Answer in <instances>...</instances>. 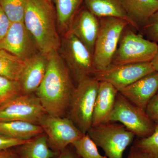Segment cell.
<instances>
[{"label": "cell", "instance_id": "23", "mask_svg": "<svg viewBox=\"0 0 158 158\" xmlns=\"http://www.w3.org/2000/svg\"><path fill=\"white\" fill-rule=\"evenodd\" d=\"M71 145L80 158H107L99 152L98 146L88 133L75 141Z\"/></svg>", "mask_w": 158, "mask_h": 158}, {"label": "cell", "instance_id": "26", "mask_svg": "<svg viewBox=\"0 0 158 158\" xmlns=\"http://www.w3.org/2000/svg\"><path fill=\"white\" fill-rule=\"evenodd\" d=\"M155 125L154 131L151 135L138 138L133 144L150 158H158V125Z\"/></svg>", "mask_w": 158, "mask_h": 158}, {"label": "cell", "instance_id": "7", "mask_svg": "<svg viewBox=\"0 0 158 158\" xmlns=\"http://www.w3.org/2000/svg\"><path fill=\"white\" fill-rule=\"evenodd\" d=\"M108 122L119 123L139 138L151 135L155 129V124L145 110L133 104L118 92Z\"/></svg>", "mask_w": 158, "mask_h": 158}, {"label": "cell", "instance_id": "8", "mask_svg": "<svg viewBox=\"0 0 158 158\" xmlns=\"http://www.w3.org/2000/svg\"><path fill=\"white\" fill-rule=\"evenodd\" d=\"M60 49L62 57L77 83L93 77L95 72L93 55L75 35L69 31L66 32Z\"/></svg>", "mask_w": 158, "mask_h": 158}, {"label": "cell", "instance_id": "22", "mask_svg": "<svg viewBox=\"0 0 158 158\" xmlns=\"http://www.w3.org/2000/svg\"><path fill=\"white\" fill-rule=\"evenodd\" d=\"M25 64L26 61L0 49V76L19 81Z\"/></svg>", "mask_w": 158, "mask_h": 158}, {"label": "cell", "instance_id": "24", "mask_svg": "<svg viewBox=\"0 0 158 158\" xmlns=\"http://www.w3.org/2000/svg\"><path fill=\"white\" fill-rule=\"evenodd\" d=\"M27 0H0V6L12 23L23 22Z\"/></svg>", "mask_w": 158, "mask_h": 158}, {"label": "cell", "instance_id": "36", "mask_svg": "<svg viewBox=\"0 0 158 158\" xmlns=\"http://www.w3.org/2000/svg\"><path fill=\"white\" fill-rule=\"evenodd\" d=\"M157 94H158V93H157Z\"/></svg>", "mask_w": 158, "mask_h": 158}, {"label": "cell", "instance_id": "3", "mask_svg": "<svg viewBox=\"0 0 158 158\" xmlns=\"http://www.w3.org/2000/svg\"><path fill=\"white\" fill-rule=\"evenodd\" d=\"M100 28L93 55L95 71L103 70L112 60L123 33L129 23L115 17H103L99 21Z\"/></svg>", "mask_w": 158, "mask_h": 158}, {"label": "cell", "instance_id": "9", "mask_svg": "<svg viewBox=\"0 0 158 158\" xmlns=\"http://www.w3.org/2000/svg\"><path fill=\"white\" fill-rule=\"evenodd\" d=\"M46 114L34 94H21L0 104V121H22L38 124Z\"/></svg>", "mask_w": 158, "mask_h": 158}, {"label": "cell", "instance_id": "28", "mask_svg": "<svg viewBox=\"0 0 158 158\" xmlns=\"http://www.w3.org/2000/svg\"><path fill=\"white\" fill-rule=\"evenodd\" d=\"M145 110L152 121L158 125V94L151 100Z\"/></svg>", "mask_w": 158, "mask_h": 158}, {"label": "cell", "instance_id": "30", "mask_svg": "<svg viewBox=\"0 0 158 158\" xmlns=\"http://www.w3.org/2000/svg\"><path fill=\"white\" fill-rule=\"evenodd\" d=\"M11 24L9 17L0 6V40L6 36Z\"/></svg>", "mask_w": 158, "mask_h": 158}, {"label": "cell", "instance_id": "21", "mask_svg": "<svg viewBox=\"0 0 158 158\" xmlns=\"http://www.w3.org/2000/svg\"><path fill=\"white\" fill-rule=\"evenodd\" d=\"M56 20L60 29L69 30L79 7L84 0H54Z\"/></svg>", "mask_w": 158, "mask_h": 158}, {"label": "cell", "instance_id": "6", "mask_svg": "<svg viewBox=\"0 0 158 158\" xmlns=\"http://www.w3.org/2000/svg\"><path fill=\"white\" fill-rule=\"evenodd\" d=\"M158 50L156 43L145 39L141 34L126 28L120 38L112 64L123 65L151 62Z\"/></svg>", "mask_w": 158, "mask_h": 158}, {"label": "cell", "instance_id": "29", "mask_svg": "<svg viewBox=\"0 0 158 158\" xmlns=\"http://www.w3.org/2000/svg\"><path fill=\"white\" fill-rule=\"evenodd\" d=\"M30 140L13 139L0 134V150L17 147L25 144Z\"/></svg>", "mask_w": 158, "mask_h": 158}, {"label": "cell", "instance_id": "5", "mask_svg": "<svg viewBox=\"0 0 158 158\" xmlns=\"http://www.w3.org/2000/svg\"><path fill=\"white\" fill-rule=\"evenodd\" d=\"M88 134L107 158H123L135 135L121 123L108 122L92 126Z\"/></svg>", "mask_w": 158, "mask_h": 158}, {"label": "cell", "instance_id": "10", "mask_svg": "<svg viewBox=\"0 0 158 158\" xmlns=\"http://www.w3.org/2000/svg\"><path fill=\"white\" fill-rule=\"evenodd\" d=\"M48 143L57 152H61L85 134L69 118L46 114L39 121Z\"/></svg>", "mask_w": 158, "mask_h": 158}, {"label": "cell", "instance_id": "17", "mask_svg": "<svg viewBox=\"0 0 158 158\" xmlns=\"http://www.w3.org/2000/svg\"><path fill=\"white\" fill-rule=\"evenodd\" d=\"M87 9L97 17H115L127 21L139 29L125 11L121 0H84Z\"/></svg>", "mask_w": 158, "mask_h": 158}, {"label": "cell", "instance_id": "12", "mask_svg": "<svg viewBox=\"0 0 158 158\" xmlns=\"http://www.w3.org/2000/svg\"><path fill=\"white\" fill-rule=\"evenodd\" d=\"M0 49L7 51L25 61L39 52L23 22L11 23L6 36L0 40Z\"/></svg>", "mask_w": 158, "mask_h": 158}, {"label": "cell", "instance_id": "20", "mask_svg": "<svg viewBox=\"0 0 158 158\" xmlns=\"http://www.w3.org/2000/svg\"><path fill=\"white\" fill-rule=\"evenodd\" d=\"M43 134L15 147L21 158H53L57 155L58 152L50 148L47 137Z\"/></svg>", "mask_w": 158, "mask_h": 158}, {"label": "cell", "instance_id": "13", "mask_svg": "<svg viewBox=\"0 0 158 158\" xmlns=\"http://www.w3.org/2000/svg\"><path fill=\"white\" fill-rule=\"evenodd\" d=\"M125 98L145 110L158 91V72L154 71L118 90Z\"/></svg>", "mask_w": 158, "mask_h": 158}, {"label": "cell", "instance_id": "11", "mask_svg": "<svg viewBox=\"0 0 158 158\" xmlns=\"http://www.w3.org/2000/svg\"><path fill=\"white\" fill-rule=\"evenodd\" d=\"M154 71L151 62L123 65L112 64L103 70L95 71L93 77L99 82L110 83L118 90Z\"/></svg>", "mask_w": 158, "mask_h": 158}, {"label": "cell", "instance_id": "34", "mask_svg": "<svg viewBox=\"0 0 158 158\" xmlns=\"http://www.w3.org/2000/svg\"><path fill=\"white\" fill-rule=\"evenodd\" d=\"M151 63L155 71L158 72V50L155 56L151 61Z\"/></svg>", "mask_w": 158, "mask_h": 158}, {"label": "cell", "instance_id": "19", "mask_svg": "<svg viewBox=\"0 0 158 158\" xmlns=\"http://www.w3.org/2000/svg\"><path fill=\"white\" fill-rule=\"evenodd\" d=\"M43 133L38 124L22 121H0V134L9 138L29 140Z\"/></svg>", "mask_w": 158, "mask_h": 158}, {"label": "cell", "instance_id": "2", "mask_svg": "<svg viewBox=\"0 0 158 158\" xmlns=\"http://www.w3.org/2000/svg\"><path fill=\"white\" fill-rule=\"evenodd\" d=\"M56 19V11L48 0H27L23 23L40 52L48 54L61 47Z\"/></svg>", "mask_w": 158, "mask_h": 158}, {"label": "cell", "instance_id": "18", "mask_svg": "<svg viewBox=\"0 0 158 158\" xmlns=\"http://www.w3.org/2000/svg\"><path fill=\"white\" fill-rule=\"evenodd\" d=\"M129 17L138 26L143 27L158 11V0H121Z\"/></svg>", "mask_w": 158, "mask_h": 158}, {"label": "cell", "instance_id": "33", "mask_svg": "<svg viewBox=\"0 0 158 158\" xmlns=\"http://www.w3.org/2000/svg\"><path fill=\"white\" fill-rule=\"evenodd\" d=\"M68 147L59 152V156L57 158H78L77 155H76Z\"/></svg>", "mask_w": 158, "mask_h": 158}, {"label": "cell", "instance_id": "4", "mask_svg": "<svg viewBox=\"0 0 158 158\" xmlns=\"http://www.w3.org/2000/svg\"><path fill=\"white\" fill-rule=\"evenodd\" d=\"M99 82L93 77L77 83L71 98L69 118L83 134L92 127V117Z\"/></svg>", "mask_w": 158, "mask_h": 158}, {"label": "cell", "instance_id": "15", "mask_svg": "<svg viewBox=\"0 0 158 158\" xmlns=\"http://www.w3.org/2000/svg\"><path fill=\"white\" fill-rule=\"evenodd\" d=\"M47 64L48 54L40 52L26 61L19 81L23 94L36 92L45 76Z\"/></svg>", "mask_w": 158, "mask_h": 158}, {"label": "cell", "instance_id": "25", "mask_svg": "<svg viewBox=\"0 0 158 158\" xmlns=\"http://www.w3.org/2000/svg\"><path fill=\"white\" fill-rule=\"evenodd\" d=\"M22 94L19 81L0 76V104Z\"/></svg>", "mask_w": 158, "mask_h": 158}, {"label": "cell", "instance_id": "1", "mask_svg": "<svg viewBox=\"0 0 158 158\" xmlns=\"http://www.w3.org/2000/svg\"><path fill=\"white\" fill-rule=\"evenodd\" d=\"M75 88L70 71L58 51L48 54L45 76L36 92L47 114L63 117Z\"/></svg>", "mask_w": 158, "mask_h": 158}, {"label": "cell", "instance_id": "35", "mask_svg": "<svg viewBox=\"0 0 158 158\" xmlns=\"http://www.w3.org/2000/svg\"><path fill=\"white\" fill-rule=\"evenodd\" d=\"M48 1H49L50 2H52V0H48Z\"/></svg>", "mask_w": 158, "mask_h": 158}, {"label": "cell", "instance_id": "32", "mask_svg": "<svg viewBox=\"0 0 158 158\" xmlns=\"http://www.w3.org/2000/svg\"><path fill=\"white\" fill-rule=\"evenodd\" d=\"M127 158H150L145 153L141 151L134 145L131 146Z\"/></svg>", "mask_w": 158, "mask_h": 158}, {"label": "cell", "instance_id": "16", "mask_svg": "<svg viewBox=\"0 0 158 158\" xmlns=\"http://www.w3.org/2000/svg\"><path fill=\"white\" fill-rule=\"evenodd\" d=\"M118 90L106 81L99 82L92 117V126L107 122L112 113Z\"/></svg>", "mask_w": 158, "mask_h": 158}, {"label": "cell", "instance_id": "14", "mask_svg": "<svg viewBox=\"0 0 158 158\" xmlns=\"http://www.w3.org/2000/svg\"><path fill=\"white\" fill-rule=\"evenodd\" d=\"M99 28L97 17L87 8L77 13L68 31L75 35L93 55Z\"/></svg>", "mask_w": 158, "mask_h": 158}, {"label": "cell", "instance_id": "31", "mask_svg": "<svg viewBox=\"0 0 158 158\" xmlns=\"http://www.w3.org/2000/svg\"><path fill=\"white\" fill-rule=\"evenodd\" d=\"M0 158H21L15 147L0 150Z\"/></svg>", "mask_w": 158, "mask_h": 158}, {"label": "cell", "instance_id": "27", "mask_svg": "<svg viewBox=\"0 0 158 158\" xmlns=\"http://www.w3.org/2000/svg\"><path fill=\"white\" fill-rule=\"evenodd\" d=\"M148 39L157 43L158 42V11L150 18L143 27Z\"/></svg>", "mask_w": 158, "mask_h": 158}]
</instances>
